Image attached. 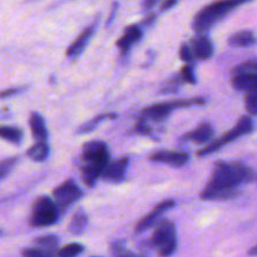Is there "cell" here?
Returning a JSON list of instances; mask_svg holds the SVG:
<instances>
[{
	"label": "cell",
	"instance_id": "6da1fadb",
	"mask_svg": "<svg viewBox=\"0 0 257 257\" xmlns=\"http://www.w3.org/2000/svg\"><path fill=\"white\" fill-rule=\"evenodd\" d=\"M253 171L237 161H218L213 167L212 177L201 192L206 201L227 200L237 195L238 186L250 183L253 180Z\"/></svg>",
	"mask_w": 257,
	"mask_h": 257
},
{
	"label": "cell",
	"instance_id": "7a4b0ae2",
	"mask_svg": "<svg viewBox=\"0 0 257 257\" xmlns=\"http://www.w3.org/2000/svg\"><path fill=\"white\" fill-rule=\"evenodd\" d=\"M80 176L88 187H93L109 163L110 153L103 141H89L82 148Z\"/></svg>",
	"mask_w": 257,
	"mask_h": 257
},
{
	"label": "cell",
	"instance_id": "3957f363",
	"mask_svg": "<svg viewBox=\"0 0 257 257\" xmlns=\"http://www.w3.org/2000/svg\"><path fill=\"white\" fill-rule=\"evenodd\" d=\"M248 2L251 0H216L196 14L192 23L193 30L198 34L207 32L220 20H222L228 13Z\"/></svg>",
	"mask_w": 257,
	"mask_h": 257
},
{
	"label": "cell",
	"instance_id": "277c9868",
	"mask_svg": "<svg viewBox=\"0 0 257 257\" xmlns=\"http://www.w3.org/2000/svg\"><path fill=\"white\" fill-rule=\"evenodd\" d=\"M151 245L156 248L160 256H170L175 252L177 247V237L172 221L166 218L158 221L151 237Z\"/></svg>",
	"mask_w": 257,
	"mask_h": 257
},
{
	"label": "cell",
	"instance_id": "5b68a950",
	"mask_svg": "<svg viewBox=\"0 0 257 257\" xmlns=\"http://www.w3.org/2000/svg\"><path fill=\"white\" fill-rule=\"evenodd\" d=\"M59 213L60 210L54 200H52L48 196H40L33 203L29 225L32 227L52 226L58 221Z\"/></svg>",
	"mask_w": 257,
	"mask_h": 257
},
{
	"label": "cell",
	"instance_id": "8992f818",
	"mask_svg": "<svg viewBox=\"0 0 257 257\" xmlns=\"http://www.w3.org/2000/svg\"><path fill=\"white\" fill-rule=\"evenodd\" d=\"M206 99L203 97L191 98V99H178L170 100V102L157 103V104L150 105L142 110L141 117L147 120H153V122H162L163 119L168 117L172 110L178 109V108H188L191 105H203Z\"/></svg>",
	"mask_w": 257,
	"mask_h": 257
},
{
	"label": "cell",
	"instance_id": "52a82bcc",
	"mask_svg": "<svg viewBox=\"0 0 257 257\" xmlns=\"http://www.w3.org/2000/svg\"><path fill=\"white\" fill-rule=\"evenodd\" d=\"M252 130H253V122L252 119H251V117H248V115H242L232 130L228 131V132L226 133V135H223L220 140L213 141V142H211L210 145H207L206 147H203L202 150L198 151L197 156H200V157H205V156L211 155V153H215L216 151L222 148V146H225L226 143L233 142V141L237 140V138L252 132Z\"/></svg>",
	"mask_w": 257,
	"mask_h": 257
},
{
	"label": "cell",
	"instance_id": "ba28073f",
	"mask_svg": "<svg viewBox=\"0 0 257 257\" xmlns=\"http://www.w3.org/2000/svg\"><path fill=\"white\" fill-rule=\"evenodd\" d=\"M82 195L83 192L72 178L64 181L62 185H59L53 191V198H54L55 203L60 211H65L69 206L80 200Z\"/></svg>",
	"mask_w": 257,
	"mask_h": 257
},
{
	"label": "cell",
	"instance_id": "9c48e42d",
	"mask_svg": "<svg viewBox=\"0 0 257 257\" xmlns=\"http://www.w3.org/2000/svg\"><path fill=\"white\" fill-rule=\"evenodd\" d=\"M175 207V201L173 200H165L161 203H158L155 207V210L152 212H150L148 215H146L140 222L136 225V233H142L145 231L150 230L152 226L157 225V222L160 221L161 216L165 212H167L168 210Z\"/></svg>",
	"mask_w": 257,
	"mask_h": 257
},
{
	"label": "cell",
	"instance_id": "30bf717a",
	"mask_svg": "<svg viewBox=\"0 0 257 257\" xmlns=\"http://www.w3.org/2000/svg\"><path fill=\"white\" fill-rule=\"evenodd\" d=\"M130 160L127 157H122L119 160H115L113 162H109L107 167L104 168L102 173V180L108 181V182L119 183L124 180L125 172H127Z\"/></svg>",
	"mask_w": 257,
	"mask_h": 257
},
{
	"label": "cell",
	"instance_id": "8fae6325",
	"mask_svg": "<svg viewBox=\"0 0 257 257\" xmlns=\"http://www.w3.org/2000/svg\"><path fill=\"white\" fill-rule=\"evenodd\" d=\"M150 160L153 162L166 163V165L181 167L190 161V155L183 151H158L150 156Z\"/></svg>",
	"mask_w": 257,
	"mask_h": 257
},
{
	"label": "cell",
	"instance_id": "7c38bea8",
	"mask_svg": "<svg viewBox=\"0 0 257 257\" xmlns=\"http://www.w3.org/2000/svg\"><path fill=\"white\" fill-rule=\"evenodd\" d=\"M142 38V29L140 25H130L124 29L122 37L117 40V47L119 49L120 54L125 55L131 50L132 45L140 42Z\"/></svg>",
	"mask_w": 257,
	"mask_h": 257
},
{
	"label": "cell",
	"instance_id": "4fadbf2b",
	"mask_svg": "<svg viewBox=\"0 0 257 257\" xmlns=\"http://www.w3.org/2000/svg\"><path fill=\"white\" fill-rule=\"evenodd\" d=\"M97 25H98V19H95V22L93 23V24H90L87 29L83 30L82 34H80L79 37H78L77 39L69 45V48H68L67 50V57L77 58L80 53H83V50L85 49V47H87L88 42L90 40L92 35L94 34V30Z\"/></svg>",
	"mask_w": 257,
	"mask_h": 257
},
{
	"label": "cell",
	"instance_id": "5bb4252c",
	"mask_svg": "<svg viewBox=\"0 0 257 257\" xmlns=\"http://www.w3.org/2000/svg\"><path fill=\"white\" fill-rule=\"evenodd\" d=\"M191 49H192L195 58L201 60L210 59L213 55L212 42L207 37L198 34L191 40Z\"/></svg>",
	"mask_w": 257,
	"mask_h": 257
},
{
	"label": "cell",
	"instance_id": "9a60e30c",
	"mask_svg": "<svg viewBox=\"0 0 257 257\" xmlns=\"http://www.w3.org/2000/svg\"><path fill=\"white\" fill-rule=\"evenodd\" d=\"M233 88L236 90H242V92H248V90L257 89V73H241V74H232Z\"/></svg>",
	"mask_w": 257,
	"mask_h": 257
},
{
	"label": "cell",
	"instance_id": "2e32d148",
	"mask_svg": "<svg viewBox=\"0 0 257 257\" xmlns=\"http://www.w3.org/2000/svg\"><path fill=\"white\" fill-rule=\"evenodd\" d=\"M213 135H215V131L210 123H201L195 131L187 133L185 138L197 143V145H203V143H207L208 141L212 140Z\"/></svg>",
	"mask_w": 257,
	"mask_h": 257
},
{
	"label": "cell",
	"instance_id": "e0dca14e",
	"mask_svg": "<svg viewBox=\"0 0 257 257\" xmlns=\"http://www.w3.org/2000/svg\"><path fill=\"white\" fill-rule=\"evenodd\" d=\"M256 43V37L250 30H241V32L235 33L227 39V44L231 47L245 48L251 47Z\"/></svg>",
	"mask_w": 257,
	"mask_h": 257
},
{
	"label": "cell",
	"instance_id": "ac0fdd59",
	"mask_svg": "<svg viewBox=\"0 0 257 257\" xmlns=\"http://www.w3.org/2000/svg\"><path fill=\"white\" fill-rule=\"evenodd\" d=\"M29 124L33 136H34L38 141H47L48 131L47 127H45L44 119H43V117L39 113L33 112L32 114H30Z\"/></svg>",
	"mask_w": 257,
	"mask_h": 257
},
{
	"label": "cell",
	"instance_id": "d6986e66",
	"mask_svg": "<svg viewBox=\"0 0 257 257\" xmlns=\"http://www.w3.org/2000/svg\"><path fill=\"white\" fill-rule=\"evenodd\" d=\"M87 226H88L87 213H85L84 210L79 208V210L73 215L72 220H70L69 222V227L68 228H69V231L73 233V235L79 236L84 232Z\"/></svg>",
	"mask_w": 257,
	"mask_h": 257
},
{
	"label": "cell",
	"instance_id": "ffe728a7",
	"mask_svg": "<svg viewBox=\"0 0 257 257\" xmlns=\"http://www.w3.org/2000/svg\"><path fill=\"white\" fill-rule=\"evenodd\" d=\"M48 155H49V147H48L45 141H39L27 151L28 157L35 162H43V161L47 160Z\"/></svg>",
	"mask_w": 257,
	"mask_h": 257
},
{
	"label": "cell",
	"instance_id": "44dd1931",
	"mask_svg": "<svg viewBox=\"0 0 257 257\" xmlns=\"http://www.w3.org/2000/svg\"><path fill=\"white\" fill-rule=\"evenodd\" d=\"M115 118H117V114H115V113H105V114H99V115H97V117L93 118V119L85 122L84 124L80 125V127L78 128L77 132L79 133V135H85V133H89V132H92V131H94L95 128L98 127V124H99L100 122H103V120L115 119Z\"/></svg>",
	"mask_w": 257,
	"mask_h": 257
},
{
	"label": "cell",
	"instance_id": "7402d4cb",
	"mask_svg": "<svg viewBox=\"0 0 257 257\" xmlns=\"http://www.w3.org/2000/svg\"><path fill=\"white\" fill-rule=\"evenodd\" d=\"M0 136L3 140L8 141L14 145H20L23 140V132L18 127H12V125H3L0 127Z\"/></svg>",
	"mask_w": 257,
	"mask_h": 257
},
{
	"label": "cell",
	"instance_id": "603a6c76",
	"mask_svg": "<svg viewBox=\"0 0 257 257\" xmlns=\"http://www.w3.org/2000/svg\"><path fill=\"white\" fill-rule=\"evenodd\" d=\"M35 245L38 247L43 248L45 251H49L53 255H57V248L59 246V240H58L57 236L54 235H48V236H42V237H38L35 240Z\"/></svg>",
	"mask_w": 257,
	"mask_h": 257
},
{
	"label": "cell",
	"instance_id": "cb8c5ba5",
	"mask_svg": "<svg viewBox=\"0 0 257 257\" xmlns=\"http://www.w3.org/2000/svg\"><path fill=\"white\" fill-rule=\"evenodd\" d=\"M84 247L80 243H68L64 247H62L60 250H58L57 255L62 257H74L79 253L83 252Z\"/></svg>",
	"mask_w": 257,
	"mask_h": 257
},
{
	"label": "cell",
	"instance_id": "d4e9b609",
	"mask_svg": "<svg viewBox=\"0 0 257 257\" xmlns=\"http://www.w3.org/2000/svg\"><path fill=\"white\" fill-rule=\"evenodd\" d=\"M245 105L246 110H247L251 115H257V89L246 92Z\"/></svg>",
	"mask_w": 257,
	"mask_h": 257
},
{
	"label": "cell",
	"instance_id": "484cf974",
	"mask_svg": "<svg viewBox=\"0 0 257 257\" xmlns=\"http://www.w3.org/2000/svg\"><path fill=\"white\" fill-rule=\"evenodd\" d=\"M241 73H257V59L247 60L232 69V74H241Z\"/></svg>",
	"mask_w": 257,
	"mask_h": 257
},
{
	"label": "cell",
	"instance_id": "4316f807",
	"mask_svg": "<svg viewBox=\"0 0 257 257\" xmlns=\"http://www.w3.org/2000/svg\"><path fill=\"white\" fill-rule=\"evenodd\" d=\"M18 162V157H12V158H7V160L3 161L0 163V177L2 180H4L8 175L10 173V171L14 168V166L17 165Z\"/></svg>",
	"mask_w": 257,
	"mask_h": 257
},
{
	"label": "cell",
	"instance_id": "83f0119b",
	"mask_svg": "<svg viewBox=\"0 0 257 257\" xmlns=\"http://www.w3.org/2000/svg\"><path fill=\"white\" fill-rule=\"evenodd\" d=\"M180 77L182 82L190 83V84H196V78L195 73H193V68L191 67L190 63H186L185 67L181 69Z\"/></svg>",
	"mask_w": 257,
	"mask_h": 257
},
{
	"label": "cell",
	"instance_id": "f1b7e54d",
	"mask_svg": "<svg viewBox=\"0 0 257 257\" xmlns=\"http://www.w3.org/2000/svg\"><path fill=\"white\" fill-rule=\"evenodd\" d=\"M23 256L25 257H42V256H53L52 252L49 251H45L40 247H29V248H25L23 250L22 252Z\"/></svg>",
	"mask_w": 257,
	"mask_h": 257
},
{
	"label": "cell",
	"instance_id": "f546056e",
	"mask_svg": "<svg viewBox=\"0 0 257 257\" xmlns=\"http://www.w3.org/2000/svg\"><path fill=\"white\" fill-rule=\"evenodd\" d=\"M180 58L183 60L185 63H192L193 62V58H195V55H193V52L192 49H191V47L188 44H182L180 48Z\"/></svg>",
	"mask_w": 257,
	"mask_h": 257
},
{
	"label": "cell",
	"instance_id": "4dcf8cb0",
	"mask_svg": "<svg viewBox=\"0 0 257 257\" xmlns=\"http://www.w3.org/2000/svg\"><path fill=\"white\" fill-rule=\"evenodd\" d=\"M135 131L137 133H140V135H143V136H151V132H152L150 124H148V120L145 119V118H142V117L138 119L137 124H136V127H135Z\"/></svg>",
	"mask_w": 257,
	"mask_h": 257
},
{
	"label": "cell",
	"instance_id": "1f68e13d",
	"mask_svg": "<svg viewBox=\"0 0 257 257\" xmlns=\"http://www.w3.org/2000/svg\"><path fill=\"white\" fill-rule=\"evenodd\" d=\"M158 2H160V0H143L142 2L143 9H145L146 12H147V10H151Z\"/></svg>",
	"mask_w": 257,
	"mask_h": 257
},
{
	"label": "cell",
	"instance_id": "d6a6232c",
	"mask_svg": "<svg viewBox=\"0 0 257 257\" xmlns=\"http://www.w3.org/2000/svg\"><path fill=\"white\" fill-rule=\"evenodd\" d=\"M20 90H22V88H9V89L2 92V98L9 97V95H13V94H15V93L20 92Z\"/></svg>",
	"mask_w": 257,
	"mask_h": 257
},
{
	"label": "cell",
	"instance_id": "836d02e7",
	"mask_svg": "<svg viewBox=\"0 0 257 257\" xmlns=\"http://www.w3.org/2000/svg\"><path fill=\"white\" fill-rule=\"evenodd\" d=\"M176 3H177V0H166V2L162 4L161 10H162V12H166V10L171 9V8L176 4Z\"/></svg>",
	"mask_w": 257,
	"mask_h": 257
},
{
	"label": "cell",
	"instance_id": "e575fe53",
	"mask_svg": "<svg viewBox=\"0 0 257 257\" xmlns=\"http://www.w3.org/2000/svg\"><path fill=\"white\" fill-rule=\"evenodd\" d=\"M117 8H118V3H113V10H112V14H110L109 19H108L107 22V25H109V23H112V20L114 19V15H115V12H117Z\"/></svg>",
	"mask_w": 257,
	"mask_h": 257
}]
</instances>
